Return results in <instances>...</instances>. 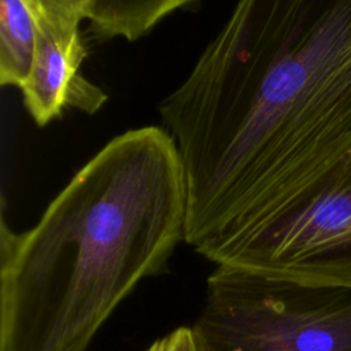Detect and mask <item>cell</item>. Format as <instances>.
Listing matches in <instances>:
<instances>
[{
    "mask_svg": "<svg viewBox=\"0 0 351 351\" xmlns=\"http://www.w3.org/2000/svg\"><path fill=\"white\" fill-rule=\"evenodd\" d=\"M158 110L195 250L306 202L351 152V0H239Z\"/></svg>",
    "mask_w": 351,
    "mask_h": 351,
    "instance_id": "1",
    "label": "cell"
},
{
    "mask_svg": "<svg viewBox=\"0 0 351 351\" xmlns=\"http://www.w3.org/2000/svg\"><path fill=\"white\" fill-rule=\"evenodd\" d=\"M186 184L158 126L111 138L29 230L1 221L0 351H85L185 241Z\"/></svg>",
    "mask_w": 351,
    "mask_h": 351,
    "instance_id": "2",
    "label": "cell"
},
{
    "mask_svg": "<svg viewBox=\"0 0 351 351\" xmlns=\"http://www.w3.org/2000/svg\"><path fill=\"white\" fill-rule=\"evenodd\" d=\"M192 328L202 351H351V289L217 266Z\"/></svg>",
    "mask_w": 351,
    "mask_h": 351,
    "instance_id": "3",
    "label": "cell"
},
{
    "mask_svg": "<svg viewBox=\"0 0 351 351\" xmlns=\"http://www.w3.org/2000/svg\"><path fill=\"white\" fill-rule=\"evenodd\" d=\"M197 254L274 280L351 289V152L313 197Z\"/></svg>",
    "mask_w": 351,
    "mask_h": 351,
    "instance_id": "4",
    "label": "cell"
},
{
    "mask_svg": "<svg viewBox=\"0 0 351 351\" xmlns=\"http://www.w3.org/2000/svg\"><path fill=\"white\" fill-rule=\"evenodd\" d=\"M86 53L80 26H60L40 16L33 66L19 88L37 126H45L69 107L93 115L107 101V95L81 74Z\"/></svg>",
    "mask_w": 351,
    "mask_h": 351,
    "instance_id": "5",
    "label": "cell"
},
{
    "mask_svg": "<svg viewBox=\"0 0 351 351\" xmlns=\"http://www.w3.org/2000/svg\"><path fill=\"white\" fill-rule=\"evenodd\" d=\"M197 0H90L85 19L99 38L133 43L148 34L171 12Z\"/></svg>",
    "mask_w": 351,
    "mask_h": 351,
    "instance_id": "6",
    "label": "cell"
},
{
    "mask_svg": "<svg viewBox=\"0 0 351 351\" xmlns=\"http://www.w3.org/2000/svg\"><path fill=\"white\" fill-rule=\"evenodd\" d=\"M40 15L30 0H0V84L21 88L34 60Z\"/></svg>",
    "mask_w": 351,
    "mask_h": 351,
    "instance_id": "7",
    "label": "cell"
},
{
    "mask_svg": "<svg viewBox=\"0 0 351 351\" xmlns=\"http://www.w3.org/2000/svg\"><path fill=\"white\" fill-rule=\"evenodd\" d=\"M90 0H30L38 15L60 26H80Z\"/></svg>",
    "mask_w": 351,
    "mask_h": 351,
    "instance_id": "8",
    "label": "cell"
},
{
    "mask_svg": "<svg viewBox=\"0 0 351 351\" xmlns=\"http://www.w3.org/2000/svg\"><path fill=\"white\" fill-rule=\"evenodd\" d=\"M147 351H202L192 326H180L154 341Z\"/></svg>",
    "mask_w": 351,
    "mask_h": 351,
    "instance_id": "9",
    "label": "cell"
}]
</instances>
